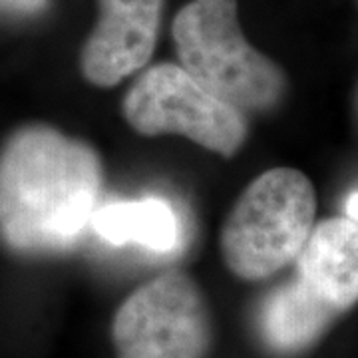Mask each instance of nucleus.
<instances>
[{"mask_svg":"<svg viewBox=\"0 0 358 358\" xmlns=\"http://www.w3.org/2000/svg\"><path fill=\"white\" fill-rule=\"evenodd\" d=\"M92 227L112 245L136 243L155 253H169L179 245L178 215L173 207L159 197L98 207Z\"/></svg>","mask_w":358,"mask_h":358,"instance_id":"9","label":"nucleus"},{"mask_svg":"<svg viewBox=\"0 0 358 358\" xmlns=\"http://www.w3.org/2000/svg\"><path fill=\"white\" fill-rule=\"evenodd\" d=\"M96 150L48 126L18 129L0 154V235L16 251H54L92 225L102 195Z\"/></svg>","mask_w":358,"mask_h":358,"instance_id":"1","label":"nucleus"},{"mask_svg":"<svg viewBox=\"0 0 358 358\" xmlns=\"http://www.w3.org/2000/svg\"><path fill=\"white\" fill-rule=\"evenodd\" d=\"M345 211H346V217L352 219V221H357L358 223V192L348 195V199H346V203H345Z\"/></svg>","mask_w":358,"mask_h":358,"instance_id":"11","label":"nucleus"},{"mask_svg":"<svg viewBox=\"0 0 358 358\" xmlns=\"http://www.w3.org/2000/svg\"><path fill=\"white\" fill-rule=\"evenodd\" d=\"M100 18L86 40L80 66L90 84L112 88L152 60L164 0H98Z\"/></svg>","mask_w":358,"mask_h":358,"instance_id":"6","label":"nucleus"},{"mask_svg":"<svg viewBox=\"0 0 358 358\" xmlns=\"http://www.w3.org/2000/svg\"><path fill=\"white\" fill-rule=\"evenodd\" d=\"M317 217L313 181L293 167L255 178L235 201L221 231V253L233 275L267 279L294 261Z\"/></svg>","mask_w":358,"mask_h":358,"instance_id":"3","label":"nucleus"},{"mask_svg":"<svg viewBox=\"0 0 358 358\" xmlns=\"http://www.w3.org/2000/svg\"><path fill=\"white\" fill-rule=\"evenodd\" d=\"M117 358H205L211 338L199 287L178 271L129 294L112 324Z\"/></svg>","mask_w":358,"mask_h":358,"instance_id":"5","label":"nucleus"},{"mask_svg":"<svg viewBox=\"0 0 358 358\" xmlns=\"http://www.w3.org/2000/svg\"><path fill=\"white\" fill-rule=\"evenodd\" d=\"M294 277L336 315L358 303V223L348 217L319 221L294 259Z\"/></svg>","mask_w":358,"mask_h":358,"instance_id":"7","label":"nucleus"},{"mask_svg":"<svg viewBox=\"0 0 358 358\" xmlns=\"http://www.w3.org/2000/svg\"><path fill=\"white\" fill-rule=\"evenodd\" d=\"M124 117L141 136L179 134L223 157L247 140V117L195 82L179 64L143 70L124 98Z\"/></svg>","mask_w":358,"mask_h":358,"instance_id":"4","label":"nucleus"},{"mask_svg":"<svg viewBox=\"0 0 358 358\" xmlns=\"http://www.w3.org/2000/svg\"><path fill=\"white\" fill-rule=\"evenodd\" d=\"M50 0H0V16H34L48 6Z\"/></svg>","mask_w":358,"mask_h":358,"instance_id":"10","label":"nucleus"},{"mask_svg":"<svg viewBox=\"0 0 358 358\" xmlns=\"http://www.w3.org/2000/svg\"><path fill=\"white\" fill-rule=\"evenodd\" d=\"M338 315L293 275L267 294L259 313L261 336L268 348L293 355L317 343Z\"/></svg>","mask_w":358,"mask_h":358,"instance_id":"8","label":"nucleus"},{"mask_svg":"<svg viewBox=\"0 0 358 358\" xmlns=\"http://www.w3.org/2000/svg\"><path fill=\"white\" fill-rule=\"evenodd\" d=\"M179 66L239 112H265L281 102L287 78L253 48L237 18V0H192L173 20Z\"/></svg>","mask_w":358,"mask_h":358,"instance_id":"2","label":"nucleus"}]
</instances>
